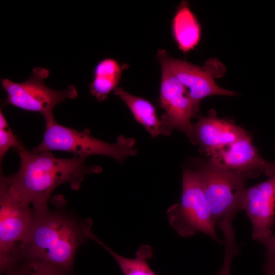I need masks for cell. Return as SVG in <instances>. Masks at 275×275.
Returning <instances> with one entry per match:
<instances>
[{
  "label": "cell",
  "mask_w": 275,
  "mask_h": 275,
  "mask_svg": "<svg viewBox=\"0 0 275 275\" xmlns=\"http://www.w3.org/2000/svg\"><path fill=\"white\" fill-rule=\"evenodd\" d=\"M15 150L20 158L19 169L9 176L1 173L0 188L32 205L36 212L48 208V201L60 185L68 183L72 189L79 190L86 176L103 170L100 166L87 165L86 158L75 155L63 158L50 152H34L21 143Z\"/></svg>",
  "instance_id": "cell-1"
},
{
  "label": "cell",
  "mask_w": 275,
  "mask_h": 275,
  "mask_svg": "<svg viewBox=\"0 0 275 275\" xmlns=\"http://www.w3.org/2000/svg\"><path fill=\"white\" fill-rule=\"evenodd\" d=\"M93 222L63 209L35 211L24 246L25 259L59 275H72L75 255L89 240Z\"/></svg>",
  "instance_id": "cell-2"
},
{
  "label": "cell",
  "mask_w": 275,
  "mask_h": 275,
  "mask_svg": "<svg viewBox=\"0 0 275 275\" xmlns=\"http://www.w3.org/2000/svg\"><path fill=\"white\" fill-rule=\"evenodd\" d=\"M193 169L200 180L215 226L224 234L234 230L232 221L242 210L247 178L208 159H194Z\"/></svg>",
  "instance_id": "cell-3"
},
{
  "label": "cell",
  "mask_w": 275,
  "mask_h": 275,
  "mask_svg": "<svg viewBox=\"0 0 275 275\" xmlns=\"http://www.w3.org/2000/svg\"><path fill=\"white\" fill-rule=\"evenodd\" d=\"M45 119V130L42 141L32 150L34 152L62 151L86 159L91 155H102L119 162L137 153L134 147V139L120 135L116 143L109 144L92 136L88 129L79 131L59 124L53 115Z\"/></svg>",
  "instance_id": "cell-4"
},
{
  "label": "cell",
  "mask_w": 275,
  "mask_h": 275,
  "mask_svg": "<svg viewBox=\"0 0 275 275\" xmlns=\"http://www.w3.org/2000/svg\"><path fill=\"white\" fill-rule=\"evenodd\" d=\"M35 217L30 205L0 188V272L14 270L28 260L24 246Z\"/></svg>",
  "instance_id": "cell-5"
},
{
  "label": "cell",
  "mask_w": 275,
  "mask_h": 275,
  "mask_svg": "<svg viewBox=\"0 0 275 275\" xmlns=\"http://www.w3.org/2000/svg\"><path fill=\"white\" fill-rule=\"evenodd\" d=\"M166 216L171 227L182 237H190L200 232L218 243L222 242L200 180L191 168L183 170L180 202L169 207Z\"/></svg>",
  "instance_id": "cell-6"
},
{
  "label": "cell",
  "mask_w": 275,
  "mask_h": 275,
  "mask_svg": "<svg viewBox=\"0 0 275 275\" xmlns=\"http://www.w3.org/2000/svg\"><path fill=\"white\" fill-rule=\"evenodd\" d=\"M49 74L48 69L36 67L29 78L22 82L3 78L2 86L7 93L5 103L23 110L39 113L45 118L53 115L52 111L59 103L67 99L77 97V91L73 85H69L63 91L47 87L44 81Z\"/></svg>",
  "instance_id": "cell-7"
},
{
  "label": "cell",
  "mask_w": 275,
  "mask_h": 275,
  "mask_svg": "<svg viewBox=\"0 0 275 275\" xmlns=\"http://www.w3.org/2000/svg\"><path fill=\"white\" fill-rule=\"evenodd\" d=\"M157 58L167 63L178 80L188 90L198 112L201 100L205 97L236 95L235 92L224 89L215 82L214 79L223 76L226 72L225 66L217 59H209L200 67L173 58L162 49L158 51Z\"/></svg>",
  "instance_id": "cell-8"
},
{
  "label": "cell",
  "mask_w": 275,
  "mask_h": 275,
  "mask_svg": "<svg viewBox=\"0 0 275 275\" xmlns=\"http://www.w3.org/2000/svg\"><path fill=\"white\" fill-rule=\"evenodd\" d=\"M161 67L159 101L164 113L161 117V134L170 135L177 129L190 139L191 119L199 113L188 90L178 80L167 63L158 59Z\"/></svg>",
  "instance_id": "cell-9"
},
{
  "label": "cell",
  "mask_w": 275,
  "mask_h": 275,
  "mask_svg": "<svg viewBox=\"0 0 275 275\" xmlns=\"http://www.w3.org/2000/svg\"><path fill=\"white\" fill-rule=\"evenodd\" d=\"M209 157L219 167L248 179L256 178L261 174L268 177L275 174V162L268 161L261 156L248 134Z\"/></svg>",
  "instance_id": "cell-10"
},
{
  "label": "cell",
  "mask_w": 275,
  "mask_h": 275,
  "mask_svg": "<svg viewBox=\"0 0 275 275\" xmlns=\"http://www.w3.org/2000/svg\"><path fill=\"white\" fill-rule=\"evenodd\" d=\"M252 226V238L261 243L272 234L275 224V174L246 188L242 203Z\"/></svg>",
  "instance_id": "cell-11"
},
{
  "label": "cell",
  "mask_w": 275,
  "mask_h": 275,
  "mask_svg": "<svg viewBox=\"0 0 275 275\" xmlns=\"http://www.w3.org/2000/svg\"><path fill=\"white\" fill-rule=\"evenodd\" d=\"M241 127L219 118L210 109L206 116H198L193 124L191 142L199 146L201 153L210 156L214 152L231 144L247 134Z\"/></svg>",
  "instance_id": "cell-12"
},
{
  "label": "cell",
  "mask_w": 275,
  "mask_h": 275,
  "mask_svg": "<svg viewBox=\"0 0 275 275\" xmlns=\"http://www.w3.org/2000/svg\"><path fill=\"white\" fill-rule=\"evenodd\" d=\"M114 92L125 102L136 121L144 127L152 138L161 134V121L157 115L154 106L150 101L132 95L122 88L117 87Z\"/></svg>",
  "instance_id": "cell-13"
},
{
  "label": "cell",
  "mask_w": 275,
  "mask_h": 275,
  "mask_svg": "<svg viewBox=\"0 0 275 275\" xmlns=\"http://www.w3.org/2000/svg\"><path fill=\"white\" fill-rule=\"evenodd\" d=\"M172 29L178 47L183 52L193 49L199 43L200 26L186 3L182 4L177 11L173 20Z\"/></svg>",
  "instance_id": "cell-14"
},
{
  "label": "cell",
  "mask_w": 275,
  "mask_h": 275,
  "mask_svg": "<svg viewBox=\"0 0 275 275\" xmlns=\"http://www.w3.org/2000/svg\"><path fill=\"white\" fill-rule=\"evenodd\" d=\"M122 73L121 68L113 59H105L95 66L94 78L90 84V93L99 101L105 100L118 85Z\"/></svg>",
  "instance_id": "cell-15"
},
{
  "label": "cell",
  "mask_w": 275,
  "mask_h": 275,
  "mask_svg": "<svg viewBox=\"0 0 275 275\" xmlns=\"http://www.w3.org/2000/svg\"><path fill=\"white\" fill-rule=\"evenodd\" d=\"M91 236L90 240L99 244L114 258L124 275H156L148 263V260L153 256V250L150 245H141L136 252L135 257L128 258L114 252L94 233Z\"/></svg>",
  "instance_id": "cell-16"
},
{
  "label": "cell",
  "mask_w": 275,
  "mask_h": 275,
  "mask_svg": "<svg viewBox=\"0 0 275 275\" xmlns=\"http://www.w3.org/2000/svg\"><path fill=\"white\" fill-rule=\"evenodd\" d=\"M20 143L9 127L0 129L1 163L8 151L11 148L16 149Z\"/></svg>",
  "instance_id": "cell-17"
},
{
  "label": "cell",
  "mask_w": 275,
  "mask_h": 275,
  "mask_svg": "<svg viewBox=\"0 0 275 275\" xmlns=\"http://www.w3.org/2000/svg\"><path fill=\"white\" fill-rule=\"evenodd\" d=\"M225 253L222 266L217 275H231V263L234 257L238 253L235 239L225 240Z\"/></svg>",
  "instance_id": "cell-18"
},
{
  "label": "cell",
  "mask_w": 275,
  "mask_h": 275,
  "mask_svg": "<svg viewBox=\"0 0 275 275\" xmlns=\"http://www.w3.org/2000/svg\"><path fill=\"white\" fill-rule=\"evenodd\" d=\"M261 243L266 248L265 263L275 265V234H271Z\"/></svg>",
  "instance_id": "cell-19"
},
{
  "label": "cell",
  "mask_w": 275,
  "mask_h": 275,
  "mask_svg": "<svg viewBox=\"0 0 275 275\" xmlns=\"http://www.w3.org/2000/svg\"><path fill=\"white\" fill-rule=\"evenodd\" d=\"M34 269L30 275H59L48 267L38 264H34Z\"/></svg>",
  "instance_id": "cell-20"
},
{
  "label": "cell",
  "mask_w": 275,
  "mask_h": 275,
  "mask_svg": "<svg viewBox=\"0 0 275 275\" xmlns=\"http://www.w3.org/2000/svg\"><path fill=\"white\" fill-rule=\"evenodd\" d=\"M264 271L265 275H275V265L265 263Z\"/></svg>",
  "instance_id": "cell-21"
},
{
  "label": "cell",
  "mask_w": 275,
  "mask_h": 275,
  "mask_svg": "<svg viewBox=\"0 0 275 275\" xmlns=\"http://www.w3.org/2000/svg\"><path fill=\"white\" fill-rule=\"evenodd\" d=\"M9 127L7 121L5 117L2 110L1 109L0 112V129H4Z\"/></svg>",
  "instance_id": "cell-22"
}]
</instances>
